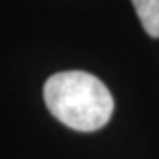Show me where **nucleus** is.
<instances>
[{
  "mask_svg": "<svg viewBox=\"0 0 159 159\" xmlns=\"http://www.w3.org/2000/svg\"><path fill=\"white\" fill-rule=\"evenodd\" d=\"M44 102L50 113L79 132L106 127L113 113V96L98 77L86 71H61L44 84Z\"/></svg>",
  "mask_w": 159,
  "mask_h": 159,
  "instance_id": "nucleus-1",
  "label": "nucleus"
},
{
  "mask_svg": "<svg viewBox=\"0 0 159 159\" xmlns=\"http://www.w3.org/2000/svg\"><path fill=\"white\" fill-rule=\"evenodd\" d=\"M132 6L144 31L159 39V0H132Z\"/></svg>",
  "mask_w": 159,
  "mask_h": 159,
  "instance_id": "nucleus-2",
  "label": "nucleus"
}]
</instances>
